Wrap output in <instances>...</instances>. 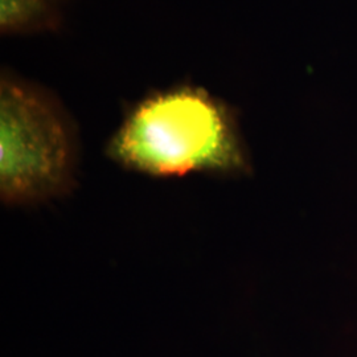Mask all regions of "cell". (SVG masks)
Here are the masks:
<instances>
[{
    "mask_svg": "<svg viewBox=\"0 0 357 357\" xmlns=\"http://www.w3.org/2000/svg\"><path fill=\"white\" fill-rule=\"evenodd\" d=\"M79 139L64 103L45 86L0 73V200L33 206L76 187Z\"/></svg>",
    "mask_w": 357,
    "mask_h": 357,
    "instance_id": "7a4b0ae2",
    "label": "cell"
},
{
    "mask_svg": "<svg viewBox=\"0 0 357 357\" xmlns=\"http://www.w3.org/2000/svg\"><path fill=\"white\" fill-rule=\"evenodd\" d=\"M105 153L150 178L241 176L253 169L236 109L190 84L153 91L128 107Z\"/></svg>",
    "mask_w": 357,
    "mask_h": 357,
    "instance_id": "6da1fadb",
    "label": "cell"
},
{
    "mask_svg": "<svg viewBox=\"0 0 357 357\" xmlns=\"http://www.w3.org/2000/svg\"><path fill=\"white\" fill-rule=\"evenodd\" d=\"M64 24V0H0L3 38L59 33Z\"/></svg>",
    "mask_w": 357,
    "mask_h": 357,
    "instance_id": "3957f363",
    "label": "cell"
}]
</instances>
